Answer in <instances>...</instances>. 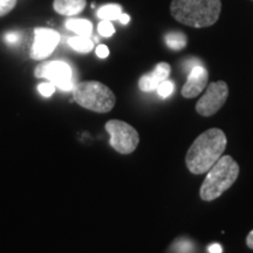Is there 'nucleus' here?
I'll use <instances>...</instances> for the list:
<instances>
[{"instance_id": "nucleus-1", "label": "nucleus", "mask_w": 253, "mask_h": 253, "mask_svg": "<svg viewBox=\"0 0 253 253\" xmlns=\"http://www.w3.org/2000/svg\"><path fill=\"white\" fill-rule=\"evenodd\" d=\"M226 145V135L220 129L211 128L202 132L186 153V168L194 175L208 172L223 156Z\"/></svg>"}, {"instance_id": "nucleus-2", "label": "nucleus", "mask_w": 253, "mask_h": 253, "mask_svg": "<svg viewBox=\"0 0 253 253\" xmlns=\"http://www.w3.org/2000/svg\"><path fill=\"white\" fill-rule=\"evenodd\" d=\"M221 9L220 0H172L171 15L178 23L195 28L212 26Z\"/></svg>"}, {"instance_id": "nucleus-3", "label": "nucleus", "mask_w": 253, "mask_h": 253, "mask_svg": "<svg viewBox=\"0 0 253 253\" xmlns=\"http://www.w3.org/2000/svg\"><path fill=\"white\" fill-rule=\"evenodd\" d=\"M238 176V163L229 155L221 156L207 172V177L199 190V196L205 202L214 201L235 184Z\"/></svg>"}, {"instance_id": "nucleus-4", "label": "nucleus", "mask_w": 253, "mask_h": 253, "mask_svg": "<svg viewBox=\"0 0 253 253\" xmlns=\"http://www.w3.org/2000/svg\"><path fill=\"white\" fill-rule=\"evenodd\" d=\"M73 97L79 106L95 113H109L116 102L115 94L97 81H84L75 84Z\"/></svg>"}, {"instance_id": "nucleus-5", "label": "nucleus", "mask_w": 253, "mask_h": 253, "mask_svg": "<svg viewBox=\"0 0 253 253\" xmlns=\"http://www.w3.org/2000/svg\"><path fill=\"white\" fill-rule=\"evenodd\" d=\"M106 130L110 136V145L120 154H131L140 143L136 129L123 121L110 120L106 123Z\"/></svg>"}, {"instance_id": "nucleus-6", "label": "nucleus", "mask_w": 253, "mask_h": 253, "mask_svg": "<svg viewBox=\"0 0 253 253\" xmlns=\"http://www.w3.org/2000/svg\"><path fill=\"white\" fill-rule=\"evenodd\" d=\"M34 74L39 79H47L61 90H73L77 84L75 79L73 78L71 66L65 61H47L40 63L34 71Z\"/></svg>"}, {"instance_id": "nucleus-7", "label": "nucleus", "mask_w": 253, "mask_h": 253, "mask_svg": "<svg viewBox=\"0 0 253 253\" xmlns=\"http://www.w3.org/2000/svg\"><path fill=\"white\" fill-rule=\"evenodd\" d=\"M229 96V87L226 82H212L205 88V93L196 104V112L199 115L209 118L212 116L224 106Z\"/></svg>"}, {"instance_id": "nucleus-8", "label": "nucleus", "mask_w": 253, "mask_h": 253, "mask_svg": "<svg viewBox=\"0 0 253 253\" xmlns=\"http://www.w3.org/2000/svg\"><path fill=\"white\" fill-rule=\"evenodd\" d=\"M34 42L31 49V58L34 60L46 59L53 53L60 41V34L49 28H36Z\"/></svg>"}, {"instance_id": "nucleus-9", "label": "nucleus", "mask_w": 253, "mask_h": 253, "mask_svg": "<svg viewBox=\"0 0 253 253\" xmlns=\"http://www.w3.org/2000/svg\"><path fill=\"white\" fill-rule=\"evenodd\" d=\"M208 80L209 73L207 68H204L202 65L196 66L189 73L188 80L182 88V96L185 99H194L198 96L207 88Z\"/></svg>"}, {"instance_id": "nucleus-10", "label": "nucleus", "mask_w": 253, "mask_h": 253, "mask_svg": "<svg viewBox=\"0 0 253 253\" xmlns=\"http://www.w3.org/2000/svg\"><path fill=\"white\" fill-rule=\"evenodd\" d=\"M170 73H171V67L169 63L160 62L155 67V69L149 74H145L138 81V87L142 91L149 93V91L156 90L158 84L161 82L168 80Z\"/></svg>"}, {"instance_id": "nucleus-11", "label": "nucleus", "mask_w": 253, "mask_h": 253, "mask_svg": "<svg viewBox=\"0 0 253 253\" xmlns=\"http://www.w3.org/2000/svg\"><path fill=\"white\" fill-rule=\"evenodd\" d=\"M86 5V0H54L53 8L55 9L56 13L66 17H73L81 13Z\"/></svg>"}, {"instance_id": "nucleus-12", "label": "nucleus", "mask_w": 253, "mask_h": 253, "mask_svg": "<svg viewBox=\"0 0 253 253\" xmlns=\"http://www.w3.org/2000/svg\"><path fill=\"white\" fill-rule=\"evenodd\" d=\"M66 27L79 37L89 38L93 33V24L86 19H68L66 21Z\"/></svg>"}, {"instance_id": "nucleus-13", "label": "nucleus", "mask_w": 253, "mask_h": 253, "mask_svg": "<svg viewBox=\"0 0 253 253\" xmlns=\"http://www.w3.org/2000/svg\"><path fill=\"white\" fill-rule=\"evenodd\" d=\"M122 14V7L118 4L104 5L97 11V17L102 20H119Z\"/></svg>"}, {"instance_id": "nucleus-14", "label": "nucleus", "mask_w": 253, "mask_h": 253, "mask_svg": "<svg viewBox=\"0 0 253 253\" xmlns=\"http://www.w3.org/2000/svg\"><path fill=\"white\" fill-rule=\"evenodd\" d=\"M166 42L169 48L173 50H181L186 46L188 39L182 32H170L166 36Z\"/></svg>"}, {"instance_id": "nucleus-15", "label": "nucleus", "mask_w": 253, "mask_h": 253, "mask_svg": "<svg viewBox=\"0 0 253 253\" xmlns=\"http://www.w3.org/2000/svg\"><path fill=\"white\" fill-rule=\"evenodd\" d=\"M68 45L79 53H89L94 47L93 41H91L89 38L79 37V36L69 38Z\"/></svg>"}, {"instance_id": "nucleus-16", "label": "nucleus", "mask_w": 253, "mask_h": 253, "mask_svg": "<svg viewBox=\"0 0 253 253\" xmlns=\"http://www.w3.org/2000/svg\"><path fill=\"white\" fill-rule=\"evenodd\" d=\"M172 251L175 253H192L194 245L188 239H179L173 243Z\"/></svg>"}, {"instance_id": "nucleus-17", "label": "nucleus", "mask_w": 253, "mask_h": 253, "mask_svg": "<svg viewBox=\"0 0 253 253\" xmlns=\"http://www.w3.org/2000/svg\"><path fill=\"white\" fill-rule=\"evenodd\" d=\"M173 89H175V86H173V82L170 81V80H166L163 82H161L160 84H158L157 87V93L160 95L161 97H163V99H166V97L170 96V95L172 94Z\"/></svg>"}, {"instance_id": "nucleus-18", "label": "nucleus", "mask_w": 253, "mask_h": 253, "mask_svg": "<svg viewBox=\"0 0 253 253\" xmlns=\"http://www.w3.org/2000/svg\"><path fill=\"white\" fill-rule=\"evenodd\" d=\"M97 31H99V33L102 37L109 38V37H112L114 33H115V27H114L112 21L102 20L99 24V26H97Z\"/></svg>"}, {"instance_id": "nucleus-19", "label": "nucleus", "mask_w": 253, "mask_h": 253, "mask_svg": "<svg viewBox=\"0 0 253 253\" xmlns=\"http://www.w3.org/2000/svg\"><path fill=\"white\" fill-rule=\"evenodd\" d=\"M55 89H56V86L55 84H53L52 82H45V84H40L39 86H38V90H39V93L45 97L52 96V95L54 94Z\"/></svg>"}, {"instance_id": "nucleus-20", "label": "nucleus", "mask_w": 253, "mask_h": 253, "mask_svg": "<svg viewBox=\"0 0 253 253\" xmlns=\"http://www.w3.org/2000/svg\"><path fill=\"white\" fill-rule=\"evenodd\" d=\"M17 5V0H0V17L8 14Z\"/></svg>"}, {"instance_id": "nucleus-21", "label": "nucleus", "mask_w": 253, "mask_h": 253, "mask_svg": "<svg viewBox=\"0 0 253 253\" xmlns=\"http://www.w3.org/2000/svg\"><path fill=\"white\" fill-rule=\"evenodd\" d=\"M21 40V34L19 32H8L5 36V41L8 43V45H18Z\"/></svg>"}, {"instance_id": "nucleus-22", "label": "nucleus", "mask_w": 253, "mask_h": 253, "mask_svg": "<svg viewBox=\"0 0 253 253\" xmlns=\"http://www.w3.org/2000/svg\"><path fill=\"white\" fill-rule=\"evenodd\" d=\"M95 52H96V55L101 59H106L107 56L109 55V49L106 45H99L96 47V50H95Z\"/></svg>"}, {"instance_id": "nucleus-23", "label": "nucleus", "mask_w": 253, "mask_h": 253, "mask_svg": "<svg viewBox=\"0 0 253 253\" xmlns=\"http://www.w3.org/2000/svg\"><path fill=\"white\" fill-rule=\"evenodd\" d=\"M199 65H201V62H199L198 60L192 59V60H189V61H186L184 63V68L190 73V71H191L192 68L196 67V66H199Z\"/></svg>"}, {"instance_id": "nucleus-24", "label": "nucleus", "mask_w": 253, "mask_h": 253, "mask_svg": "<svg viewBox=\"0 0 253 253\" xmlns=\"http://www.w3.org/2000/svg\"><path fill=\"white\" fill-rule=\"evenodd\" d=\"M209 253H223V249L219 244H211L208 248Z\"/></svg>"}, {"instance_id": "nucleus-25", "label": "nucleus", "mask_w": 253, "mask_h": 253, "mask_svg": "<svg viewBox=\"0 0 253 253\" xmlns=\"http://www.w3.org/2000/svg\"><path fill=\"white\" fill-rule=\"evenodd\" d=\"M246 244L251 250H253V230L249 233L248 237H246Z\"/></svg>"}, {"instance_id": "nucleus-26", "label": "nucleus", "mask_w": 253, "mask_h": 253, "mask_svg": "<svg viewBox=\"0 0 253 253\" xmlns=\"http://www.w3.org/2000/svg\"><path fill=\"white\" fill-rule=\"evenodd\" d=\"M119 21H120V23H121L122 25H126V24L129 23V21H130V17H129L128 14L122 13L121 17L119 18Z\"/></svg>"}]
</instances>
